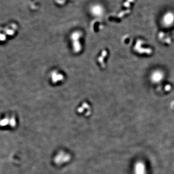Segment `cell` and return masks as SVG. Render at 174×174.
<instances>
[{
  "label": "cell",
  "instance_id": "6da1fadb",
  "mask_svg": "<svg viewBox=\"0 0 174 174\" xmlns=\"http://www.w3.org/2000/svg\"><path fill=\"white\" fill-rule=\"evenodd\" d=\"M134 50L141 55H150L152 53V50L149 47H147L145 43L142 40H138L135 44Z\"/></svg>",
  "mask_w": 174,
  "mask_h": 174
},
{
  "label": "cell",
  "instance_id": "7a4b0ae2",
  "mask_svg": "<svg viewBox=\"0 0 174 174\" xmlns=\"http://www.w3.org/2000/svg\"><path fill=\"white\" fill-rule=\"evenodd\" d=\"M135 174H146V167L144 163L142 162H137L134 168Z\"/></svg>",
  "mask_w": 174,
  "mask_h": 174
},
{
  "label": "cell",
  "instance_id": "3957f363",
  "mask_svg": "<svg viewBox=\"0 0 174 174\" xmlns=\"http://www.w3.org/2000/svg\"><path fill=\"white\" fill-rule=\"evenodd\" d=\"M163 74L160 71H154L151 75V79L154 82H159L163 78Z\"/></svg>",
  "mask_w": 174,
  "mask_h": 174
},
{
  "label": "cell",
  "instance_id": "277c9868",
  "mask_svg": "<svg viewBox=\"0 0 174 174\" xmlns=\"http://www.w3.org/2000/svg\"><path fill=\"white\" fill-rule=\"evenodd\" d=\"M174 20V17L171 13H168L164 17L163 21L166 25H171Z\"/></svg>",
  "mask_w": 174,
  "mask_h": 174
},
{
  "label": "cell",
  "instance_id": "5b68a950",
  "mask_svg": "<svg viewBox=\"0 0 174 174\" xmlns=\"http://www.w3.org/2000/svg\"><path fill=\"white\" fill-rule=\"evenodd\" d=\"M172 88L171 85L169 84H167L164 86V88H163V90L165 93H169L172 90Z\"/></svg>",
  "mask_w": 174,
  "mask_h": 174
},
{
  "label": "cell",
  "instance_id": "8992f818",
  "mask_svg": "<svg viewBox=\"0 0 174 174\" xmlns=\"http://www.w3.org/2000/svg\"><path fill=\"white\" fill-rule=\"evenodd\" d=\"M130 39L129 37V36H127L126 38L124 37V39H123V43L125 45H128L130 43Z\"/></svg>",
  "mask_w": 174,
  "mask_h": 174
},
{
  "label": "cell",
  "instance_id": "52a82bcc",
  "mask_svg": "<svg viewBox=\"0 0 174 174\" xmlns=\"http://www.w3.org/2000/svg\"><path fill=\"white\" fill-rule=\"evenodd\" d=\"M171 107H172V108L174 109V101L171 103Z\"/></svg>",
  "mask_w": 174,
  "mask_h": 174
}]
</instances>
